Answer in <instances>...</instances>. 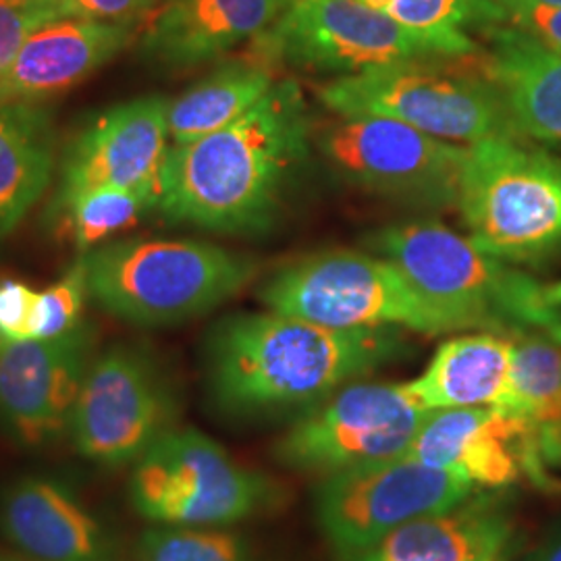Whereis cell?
Masks as SVG:
<instances>
[{
	"label": "cell",
	"instance_id": "obj_30",
	"mask_svg": "<svg viewBox=\"0 0 561 561\" xmlns=\"http://www.w3.org/2000/svg\"><path fill=\"white\" fill-rule=\"evenodd\" d=\"M59 21L50 0H0V71L42 25Z\"/></svg>",
	"mask_w": 561,
	"mask_h": 561
},
{
	"label": "cell",
	"instance_id": "obj_8",
	"mask_svg": "<svg viewBox=\"0 0 561 561\" xmlns=\"http://www.w3.org/2000/svg\"><path fill=\"white\" fill-rule=\"evenodd\" d=\"M129 500L154 524L225 528L277 512L287 491L201 431L175 426L136 461Z\"/></svg>",
	"mask_w": 561,
	"mask_h": 561
},
{
	"label": "cell",
	"instance_id": "obj_31",
	"mask_svg": "<svg viewBox=\"0 0 561 561\" xmlns=\"http://www.w3.org/2000/svg\"><path fill=\"white\" fill-rule=\"evenodd\" d=\"M38 298L23 280H0V341L34 340Z\"/></svg>",
	"mask_w": 561,
	"mask_h": 561
},
{
	"label": "cell",
	"instance_id": "obj_35",
	"mask_svg": "<svg viewBox=\"0 0 561 561\" xmlns=\"http://www.w3.org/2000/svg\"><path fill=\"white\" fill-rule=\"evenodd\" d=\"M547 298H549L551 306L556 308V312H558V317H560V329H558L553 341L561 343V280L560 283H553V285H547Z\"/></svg>",
	"mask_w": 561,
	"mask_h": 561
},
{
	"label": "cell",
	"instance_id": "obj_32",
	"mask_svg": "<svg viewBox=\"0 0 561 561\" xmlns=\"http://www.w3.org/2000/svg\"><path fill=\"white\" fill-rule=\"evenodd\" d=\"M510 25L561 55V4L541 0H495Z\"/></svg>",
	"mask_w": 561,
	"mask_h": 561
},
{
	"label": "cell",
	"instance_id": "obj_3",
	"mask_svg": "<svg viewBox=\"0 0 561 561\" xmlns=\"http://www.w3.org/2000/svg\"><path fill=\"white\" fill-rule=\"evenodd\" d=\"M370 245L379 256L398 264L426 300L458 322L460 331L507 337L545 333L553 340L560 329L547 285L486 254L468 236L443 222L387 227Z\"/></svg>",
	"mask_w": 561,
	"mask_h": 561
},
{
	"label": "cell",
	"instance_id": "obj_33",
	"mask_svg": "<svg viewBox=\"0 0 561 561\" xmlns=\"http://www.w3.org/2000/svg\"><path fill=\"white\" fill-rule=\"evenodd\" d=\"M59 20L80 18L99 21H138L144 23L159 0H50Z\"/></svg>",
	"mask_w": 561,
	"mask_h": 561
},
{
	"label": "cell",
	"instance_id": "obj_36",
	"mask_svg": "<svg viewBox=\"0 0 561 561\" xmlns=\"http://www.w3.org/2000/svg\"><path fill=\"white\" fill-rule=\"evenodd\" d=\"M541 2H549V4H561V0H541Z\"/></svg>",
	"mask_w": 561,
	"mask_h": 561
},
{
	"label": "cell",
	"instance_id": "obj_28",
	"mask_svg": "<svg viewBox=\"0 0 561 561\" xmlns=\"http://www.w3.org/2000/svg\"><path fill=\"white\" fill-rule=\"evenodd\" d=\"M403 27L426 34H468L507 23L495 0H362Z\"/></svg>",
	"mask_w": 561,
	"mask_h": 561
},
{
	"label": "cell",
	"instance_id": "obj_14",
	"mask_svg": "<svg viewBox=\"0 0 561 561\" xmlns=\"http://www.w3.org/2000/svg\"><path fill=\"white\" fill-rule=\"evenodd\" d=\"M94 345L85 321L55 340L0 341V428L13 442L41 447L69 428Z\"/></svg>",
	"mask_w": 561,
	"mask_h": 561
},
{
	"label": "cell",
	"instance_id": "obj_15",
	"mask_svg": "<svg viewBox=\"0 0 561 561\" xmlns=\"http://www.w3.org/2000/svg\"><path fill=\"white\" fill-rule=\"evenodd\" d=\"M169 102L162 96L123 102L85 125L62 152L50 213L96 187L159 194L162 164L171 148Z\"/></svg>",
	"mask_w": 561,
	"mask_h": 561
},
{
	"label": "cell",
	"instance_id": "obj_10",
	"mask_svg": "<svg viewBox=\"0 0 561 561\" xmlns=\"http://www.w3.org/2000/svg\"><path fill=\"white\" fill-rule=\"evenodd\" d=\"M479 491L460 472L398 456L322 477L314 518L337 561L356 556L408 522L447 510Z\"/></svg>",
	"mask_w": 561,
	"mask_h": 561
},
{
	"label": "cell",
	"instance_id": "obj_25",
	"mask_svg": "<svg viewBox=\"0 0 561 561\" xmlns=\"http://www.w3.org/2000/svg\"><path fill=\"white\" fill-rule=\"evenodd\" d=\"M273 67L252 59L227 60L169 102V138L183 146L243 117L275 85Z\"/></svg>",
	"mask_w": 561,
	"mask_h": 561
},
{
	"label": "cell",
	"instance_id": "obj_21",
	"mask_svg": "<svg viewBox=\"0 0 561 561\" xmlns=\"http://www.w3.org/2000/svg\"><path fill=\"white\" fill-rule=\"evenodd\" d=\"M481 36L482 73L502 94L516 134L561 150V55L510 23Z\"/></svg>",
	"mask_w": 561,
	"mask_h": 561
},
{
	"label": "cell",
	"instance_id": "obj_20",
	"mask_svg": "<svg viewBox=\"0 0 561 561\" xmlns=\"http://www.w3.org/2000/svg\"><path fill=\"white\" fill-rule=\"evenodd\" d=\"M0 533L36 561H119L101 522L48 479H23L2 493Z\"/></svg>",
	"mask_w": 561,
	"mask_h": 561
},
{
	"label": "cell",
	"instance_id": "obj_7",
	"mask_svg": "<svg viewBox=\"0 0 561 561\" xmlns=\"http://www.w3.org/2000/svg\"><path fill=\"white\" fill-rule=\"evenodd\" d=\"M449 60H408L373 67L324 83L319 96L335 117L400 121L422 134L461 146L520 138L502 94L484 73Z\"/></svg>",
	"mask_w": 561,
	"mask_h": 561
},
{
	"label": "cell",
	"instance_id": "obj_19",
	"mask_svg": "<svg viewBox=\"0 0 561 561\" xmlns=\"http://www.w3.org/2000/svg\"><path fill=\"white\" fill-rule=\"evenodd\" d=\"M405 456L460 472L484 491L526 479L522 422L497 408L431 410Z\"/></svg>",
	"mask_w": 561,
	"mask_h": 561
},
{
	"label": "cell",
	"instance_id": "obj_4",
	"mask_svg": "<svg viewBox=\"0 0 561 561\" xmlns=\"http://www.w3.org/2000/svg\"><path fill=\"white\" fill-rule=\"evenodd\" d=\"M83 256L90 298L138 327L204 317L259 273L254 259L204 241H111Z\"/></svg>",
	"mask_w": 561,
	"mask_h": 561
},
{
	"label": "cell",
	"instance_id": "obj_17",
	"mask_svg": "<svg viewBox=\"0 0 561 561\" xmlns=\"http://www.w3.org/2000/svg\"><path fill=\"white\" fill-rule=\"evenodd\" d=\"M144 23L67 18L42 25L0 71V102H44L138 41Z\"/></svg>",
	"mask_w": 561,
	"mask_h": 561
},
{
	"label": "cell",
	"instance_id": "obj_23",
	"mask_svg": "<svg viewBox=\"0 0 561 561\" xmlns=\"http://www.w3.org/2000/svg\"><path fill=\"white\" fill-rule=\"evenodd\" d=\"M514 340L472 331L443 341L421 377L403 385L424 410L497 408L510 387Z\"/></svg>",
	"mask_w": 561,
	"mask_h": 561
},
{
	"label": "cell",
	"instance_id": "obj_24",
	"mask_svg": "<svg viewBox=\"0 0 561 561\" xmlns=\"http://www.w3.org/2000/svg\"><path fill=\"white\" fill-rule=\"evenodd\" d=\"M57 148L55 117L42 102H0V240L46 192Z\"/></svg>",
	"mask_w": 561,
	"mask_h": 561
},
{
	"label": "cell",
	"instance_id": "obj_22",
	"mask_svg": "<svg viewBox=\"0 0 561 561\" xmlns=\"http://www.w3.org/2000/svg\"><path fill=\"white\" fill-rule=\"evenodd\" d=\"M497 410L522 422L526 481L561 493V343L545 333L514 340L510 387Z\"/></svg>",
	"mask_w": 561,
	"mask_h": 561
},
{
	"label": "cell",
	"instance_id": "obj_18",
	"mask_svg": "<svg viewBox=\"0 0 561 561\" xmlns=\"http://www.w3.org/2000/svg\"><path fill=\"white\" fill-rule=\"evenodd\" d=\"M283 7L285 0H167L144 21L138 53L169 71L215 62L256 41Z\"/></svg>",
	"mask_w": 561,
	"mask_h": 561
},
{
	"label": "cell",
	"instance_id": "obj_37",
	"mask_svg": "<svg viewBox=\"0 0 561 561\" xmlns=\"http://www.w3.org/2000/svg\"><path fill=\"white\" fill-rule=\"evenodd\" d=\"M0 561H18V560H13V558H2V556H0Z\"/></svg>",
	"mask_w": 561,
	"mask_h": 561
},
{
	"label": "cell",
	"instance_id": "obj_12",
	"mask_svg": "<svg viewBox=\"0 0 561 561\" xmlns=\"http://www.w3.org/2000/svg\"><path fill=\"white\" fill-rule=\"evenodd\" d=\"M180 414V398L159 362L119 343L90 364L69 431L83 458L121 468L173 431Z\"/></svg>",
	"mask_w": 561,
	"mask_h": 561
},
{
	"label": "cell",
	"instance_id": "obj_11",
	"mask_svg": "<svg viewBox=\"0 0 561 561\" xmlns=\"http://www.w3.org/2000/svg\"><path fill=\"white\" fill-rule=\"evenodd\" d=\"M424 410L403 382L354 381L294 419L273 447L283 468L329 477L403 456Z\"/></svg>",
	"mask_w": 561,
	"mask_h": 561
},
{
	"label": "cell",
	"instance_id": "obj_26",
	"mask_svg": "<svg viewBox=\"0 0 561 561\" xmlns=\"http://www.w3.org/2000/svg\"><path fill=\"white\" fill-rule=\"evenodd\" d=\"M157 202L159 194L150 190L96 187L67 202L53 215L65 225L78 252L85 254L96 243L131 227L144 213L157 208Z\"/></svg>",
	"mask_w": 561,
	"mask_h": 561
},
{
	"label": "cell",
	"instance_id": "obj_9",
	"mask_svg": "<svg viewBox=\"0 0 561 561\" xmlns=\"http://www.w3.org/2000/svg\"><path fill=\"white\" fill-rule=\"evenodd\" d=\"M271 312L331 329L393 327L422 335L460 327L426 300L398 264L352 250H331L280 268L259 294Z\"/></svg>",
	"mask_w": 561,
	"mask_h": 561
},
{
	"label": "cell",
	"instance_id": "obj_5",
	"mask_svg": "<svg viewBox=\"0 0 561 561\" xmlns=\"http://www.w3.org/2000/svg\"><path fill=\"white\" fill-rule=\"evenodd\" d=\"M456 208L468 238L507 264L561 252V157L522 138L468 146Z\"/></svg>",
	"mask_w": 561,
	"mask_h": 561
},
{
	"label": "cell",
	"instance_id": "obj_1",
	"mask_svg": "<svg viewBox=\"0 0 561 561\" xmlns=\"http://www.w3.org/2000/svg\"><path fill=\"white\" fill-rule=\"evenodd\" d=\"M408 352L403 329H331L279 312L233 314L206 340V385L225 419H298Z\"/></svg>",
	"mask_w": 561,
	"mask_h": 561
},
{
	"label": "cell",
	"instance_id": "obj_13",
	"mask_svg": "<svg viewBox=\"0 0 561 561\" xmlns=\"http://www.w3.org/2000/svg\"><path fill=\"white\" fill-rule=\"evenodd\" d=\"M322 159L356 187L421 206H456L468 146L382 117H337L314 138Z\"/></svg>",
	"mask_w": 561,
	"mask_h": 561
},
{
	"label": "cell",
	"instance_id": "obj_6",
	"mask_svg": "<svg viewBox=\"0 0 561 561\" xmlns=\"http://www.w3.org/2000/svg\"><path fill=\"white\" fill-rule=\"evenodd\" d=\"M470 34H426L403 27L362 0H285L256 41L252 57L271 67L354 76L408 60L481 55Z\"/></svg>",
	"mask_w": 561,
	"mask_h": 561
},
{
	"label": "cell",
	"instance_id": "obj_27",
	"mask_svg": "<svg viewBox=\"0 0 561 561\" xmlns=\"http://www.w3.org/2000/svg\"><path fill=\"white\" fill-rule=\"evenodd\" d=\"M134 561H259L241 533L213 526H167L146 530Z\"/></svg>",
	"mask_w": 561,
	"mask_h": 561
},
{
	"label": "cell",
	"instance_id": "obj_2",
	"mask_svg": "<svg viewBox=\"0 0 561 561\" xmlns=\"http://www.w3.org/2000/svg\"><path fill=\"white\" fill-rule=\"evenodd\" d=\"M312 141V117L300 83L275 81L240 119L169 148L157 210L169 221L213 233H264L279 217Z\"/></svg>",
	"mask_w": 561,
	"mask_h": 561
},
{
	"label": "cell",
	"instance_id": "obj_16",
	"mask_svg": "<svg viewBox=\"0 0 561 561\" xmlns=\"http://www.w3.org/2000/svg\"><path fill=\"white\" fill-rule=\"evenodd\" d=\"M526 533L503 491H474L340 561H518Z\"/></svg>",
	"mask_w": 561,
	"mask_h": 561
},
{
	"label": "cell",
	"instance_id": "obj_34",
	"mask_svg": "<svg viewBox=\"0 0 561 561\" xmlns=\"http://www.w3.org/2000/svg\"><path fill=\"white\" fill-rule=\"evenodd\" d=\"M518 561H561V518L553 522L533 547H526Z\"/></svg>",
	"mask_w": 561,
	"mask_h": 561
},
{
	"label": "cell",
	"instance_id": "obj_29",
	"mask_svg": "<svg viewBox=\"0 0 561 561\" xmlns=\"http://www.w3.org/2000/svg\"><path fill=\"white\" fill-rule=\"evenodd\" d=\"M88 296L85 256L80 254L57 283L41 291L34 340H55L76 331L83 322L81 317Z\"/></svg>",
	"mask_w": 561,
	"mask_h": 561
}]
</instances>
